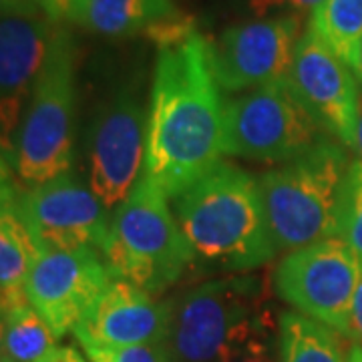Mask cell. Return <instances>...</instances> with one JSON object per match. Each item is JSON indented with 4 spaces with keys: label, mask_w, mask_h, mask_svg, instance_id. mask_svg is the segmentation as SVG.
Returning a JSON list of instances; mask_svg holds the SVG:
<instances>
[{
    "label": "cell",
    "mask_w": 362,
    "mask_h": 362,
    "mask_svg": "<svg viewBox=\"0 0 362 362\" xmlns=\"http://www.w3.org/2000/svg\"><path fill=\"white\" fill-rule=\"evenodd\" d=\"M349 338H352L362 349V268L358 276V284L352 296L350 304V322H349Z\"/></svg>",
    "instance_id": "24"
},
{
    "label": "cell",
    "mask_w": 362,
    "mask_h": 362,
    "mask_svg": "<svg viewBox=\"0 0 362 362\" xmlns=\"http://www.w3.org/2000/svg\"><path fill=\"white\" fill-rule=\"evenodd\" d=\"M18 195L8 181L0 183V306L4 314L28 302L26 280L42 254L23 216Z\"/></svg>",
    "instance_id": "16"
},
{
    "label": "cell",
    "mask_w": 362,
    "mask_h": 362,
    "mask_svg": "<svg viewBox=\"0 0 362 362\" xmlns=\"http://www.w3.org/2000/svg\"><path fill=\"white\" fill-rule=\"evenodd\" d=\"M23 11H40V8L39 6H33V4L18 2V0H0V14L23 13Z\"/></svg>",
    "instance_id": "28"
},
{
    "label": "cell",
    "mask_w": 362,
    "mask_h": 362,
    "mask_svg": "<svg viewBox=\"0 0 362 362\" xmlns=\"http://www.w3.org/2000/svg\"><path fill=\"white\" fill-rule=\"evenodd\" d=\"M171 306L125 280L111 278L73 334L83 344L133 346L168 342Z\"/></svg>",
    "instance_id": "15"
},
{
    "label": "cell",
    "mask_w": 362,
    "mask_h": 362,
    "mask_svg": "<svg viewBox=\"0 0 362 362\" xmlns=\"http://www.w3.org/2000/svg\"><path fill=\"white\" fill-rule=\"evenodd\" d=\"M11 177V171H8V163H6V159L2 157L0 153V181H8Z\"/></svg>",
    "instance_id": "33"
},
{
    "label": "cell",
    "mask_w": 362,
    "mask_h": 362,
    "mask_svg": "<svg viewBox=\"0 0 362 362\" xmlns=\"http://www.w3.org/2000/svg\"><path fill=\"white\" fill-rule=\"evenodd\" d=\"M322 0H288V4H292L298 13H314L316 6L320 4Z\"/></svg>",
    "instance_id": "29"
},
{
    "label": "cell",
    "mask_w": 362,
    "mask_h": 362,
    "mask_svg": "<svg viewBox=\"0 0 362 362\" xmlns=\"http://www.w3.org/2000/svg\"><path fill=\"white\" fill-rule=\"evenodd\" d=\"M54 26L40 11L0 14V153L14 163L18 131Z\"/></svg>",
    "instance_id": "13"
},
{
    "label": "cell",
    "mask_w": 362,
    "mask_h": 362,
    "mask_svg": "<svg viewBox=\"0 0 362 362\" xmlns=\"http://www.w3.org/2000/svg\"><path fill=\"white\" fill-rule=\"evenodd\" d=\"M354 75L358 77V81H361V87H362V45H361V51H358V61H356V66H354Z\"/></svg>",
    "instance_id": "34"
},
{
    "label": "cell",
    "mask_w": 362,
    "mask_h": 362,
    "mask_svg": "<svg viewBox=\"0 0 362 362\" xmlns=\"http://www.w3.org/2000/svg\"><path fill=\"white\" fill-rule=\"evenodd\" d=\"M59 337L30 302L6 312L4 354L14 362H42L59 344Z\"/></svg>",
    "instance_id": "20"
},
{
    "label": "cell",
    "mask_w": 362,
    "mask_h": 362,
    "mask_svg": "<svg viewBox=\"0 0 362 362\" xmlns=\"http://www.w3.org/2000/svg\"><path fill=\"white\" fill-rule=\"evenodd\" d=\"M288 83L320 129L332 133L342 145L354 149L361 83L354 71L310 28L298 39Z\"/></svg>",
    "instance_id": "10"
},
{
    "label": "cell",
    "mask_w": 362,
    "mask_h": 362,
    "mask_svg": "<svg viewBox=\"0 0 362 362\" xmlns=\"http://www.w3.org/2000/svg\"><path fill=\"white\" fill-rule=\"evenodd\" d=\"M338 238L362 259V159L352 161L344 175L338 211Z\"/></svg>",
    "instance_id": "22"
},
{
    "label": "cell",
    "mask_w": 362,
    "mask_h": 362,
    "mask_svg": "<svg viewBox=\"0 0 362 362\" xmlns=\"http://www.w3.org/2000/svg\"><path fill=\"white\" fill-rule=\"evenodd\" d=\"M171 202L195 258L230 272H254L278 252L258 180L232 163H218Z\"/></svg>",
    "instance_id": "2"
},
{
    "label": "cell",
    "mask_w": 362,
    "mask_h": 362,
    "mask_svg": "<svg viewBox=\"0 0 362 362\" xmlns=\"http://www.w3.org/2000/svg\"><path fill=\"white\" fill-rule=\"evenodd\" d=\"M168 195L141 175L127 199L109 216L101 258L111 278L125 280L149 294H161L194 264Z\"/></svg>",
    "instance_id": "3"
},
{
    "label": "cell",
    "mask_w": 362,
    "mask_h": 362,
    "mask_svg": "<svg viewBox=\"0 0 362 362\" xmlns=\"http://www.w3.org/2000/svg\"><path fill=\"white\" fill-rule=\"evenodd\" d=\"M211 362H282L280 316L274 306L242 328Z\"/></svg>",
    "instance_id": "21"
},
{
    "label": "cell",
    "mask_w": 362,
    "mask_h": 362,
    "mask_svg": "<svg viewBox=\"0 0 362 362\" xmlns=\"http://www.w3.org/2000/svg\"><path fill=\"white\" fill-rule=\"evenodd\" d=\"M300 37L298 16H278L228 28L211 42L214 73L221 90L240 93L288 78Z\"/></svg>",
    "instance_id": "11"
},
{
    "label": "cell",
    "mask_w": 362,
    "mask_h": 362,
    "mask_svg": "<svg viewBox=\"0 0 362 362\" xmlns=\"http://www.w3.org/2000/svg\"><path fill=\"white\" fill-rule=\"evenodd\" d=\"M308 28L354 71L362 45V0H322Z\"/></svg>",
    "instance_id": "19"
},
{
    "label": "cell",
    "mask_w": 362,
    "mask_h": 362,
    "mask_svg": "<svg viewBox=\"0 0 362 362\" xmlns=\"http://www.w3.org/2000/svg\"><path fill=\"white\" fill-rule=\"evenodd\" d=\"M73 2L75 0H37V6L52 25H61L63 21H69Z\"/></svg>",
    "instance_id": "25"
},
{
    "label": "cell",
    "mask_w": 362,
    "mask_h": 362,
    "mask_svg": "<svg viewBox=\"0 0 362 362\" xmlns=\"http://www.w3.org/2000/svg\"><path fill=\"white\" fill-rule=\"evenodd\" d=\"M362 259L340 238L288 252L274 272V290L304 316L349 337L350 304Z\"/></svg>",
    "instance_id": "8"
},
{
    "label": "cell",
    "mask_w": 362,
    "mask_h": 362,
    "mask_svg": "<svg viewBox=\"0 0 362 362\" xmlns=\"http://www.w3.org/2000/svg\"><path fill=\"white\" fill-rule=\"evenodd\" d=\"M250 2V6H252V11L258 14V16H264V14H268L274 8H280V6H284L288 0H247Z\"/></svg>",
    "instance_id": "27"
},
{
    "label": "cell",
    "mask_w": 362,
    "mask_h": 362,
    "mask_svg": "<svg viewBox=\"0 0 362 362\" xmlns=\"http://www.w3.org/2000/svg\"><path fill=\"white\" fill-rule=\"evenodd\" d=\"M346 362H362V349L358 346V344H354V346L350 349Z\"/></svg>",
    "instance_id": "32"
},
{
    "label": "cell",
    "mask_w": 362,
    "mask_h": 362,
    "mask_svg": "<svg viewBox=\"0 0 362 362\" xmlns=\"http://www.w3.org/2000/svg\"><path fill=\"white\" fill-rule=\"evenodd\" d=\"M168 349L173 362H211L272 304L268 278L256 272L209 280L169 302Z\"/></svg>",
    "instance_id": "6"
},
{
    "label": "cell",
    "mask_w": 362,
    "mask_h": 362,
    "mask_svg": "<svg viewBox=\"0 0 362 362\" xmlns=\"http://www.w3.org/2000/svg\"><path fill=\"white\" fill-rule=\"evenodd\" d=\"M4 332H6V314L0 306V356L4 354Z\"/></svg>",
    "instance_id": "31"
},
{
    "label": "cell",
    "mask_w": 362,
    "mask_h": 362,
    "mask_svg": "<svg viewBox=\"0 0 362 362\" xmlns=\"http://www.w3.org/2000/svg\"><path fill=\"white\" fill-rule=\"evenodd\" d=\"M282 362H346L337 330L300 312L280 314Z\"/></svg>",
    "instance_id": "18"
},
{
    "label": "cell",
    "mask_w": 362,
    "mask_h": 362,
    "mask_svg": "<svg viewBox=\"0 0 362 362\" xmlns=\"http://www.w3.org/2000/svg\"><path fill=\"white\" fill-rule=\"evenodd\" d=\"M0 362H14V361H13V358H11V356L2 354V356H0Z\"/></svg>",
    "instance_id": "35"
},
{
    "label": "cell",
    "mask_w": 362,
    "mask_h": 362,
    "mask_svg": "<svg viewBox=\"0 0 362 362\" xmlns=\"http://www.w3.org/2000/svg\"><path fill=\"white\" fill-rule=\"evenodd\" d=\"M157 61L143 175L175 199L226 156V101L211 40L180 16L149 33Z\"/></svg>",
    "instance_id": "1"
},
{
    "label": "cell",
    "mask_w": 362,
    "mask_h": 362,
    "mask_svg": "<svg viewBox=\"0 0 362 362\" xmlns=\"http://www.w3.org/2000/svg\"><path fill=\"white\" fill-rule=\"evenodd\" d=\"M177 18L171 0H75L69 21L103 37H127Z\"/></svg>",
    "instance_id": "17"
},
{
    "label": "cell",
    "mask_w": 362,
    "mask_h": 362,
    "mask_svg": "<svg viewBox=\"0 0 362 362\" xmlns=\"http://www.w3.org/2000/svg\"><path fill=\"white\" fill-rule=\"evenodd\" d=\"M42 362H89L75 346H57Z\"/></svg>",
    "instance_id": "26"
},
{
    "label": "cell",
    "mask_w": 362,
    "mask_h": 362,
    "mask_svg": "<svg viewBox=\"0 0 362 362\" xmlns=\"http://www.w3.org/2000/svg\"><path fill=\"white\" fill-rule=\"evenodd\" d=\"M354 151L362 159V87H361V105H358V125H356V143H354Z\"/></svg>",
    "instance_id": "30"
},
{
    "label": "cell",
    "mask_w": 362,
    "mask_h": 362,
    "mask_svg": "<svg viewBox=\"0 0 362 362\" xmlns=\"http://www.w3.org/2000/svg\"><path fill=\"white\" fill-rule=\"evenodd\" d=\"M320 141V125L288 78L226 101V156L288 163Z\"/></svg>",
    "instance_id": "7"
},
{
    "label": "cell",
    "mask_w": 362,
    "mask_h": 362,
    "mask_svg": "<svg viewBox=\"0 0 362 362\" xmlns=\"http://www.w3.org/2000/svg\"><path fill=\"white\" fill-rule=\"evenodd\" d=\"M147 113L129 97L107 107L90 137L89 187L107 211L119 207L141 180Z\"/></svg>",
    "instance_id": "14"
},
{
    "label": "cell",
    "mask_w": 362,
    "mask_h": 362,
    "mask_svg": "<svg viewBox=\"0 0 362 362\" xmlns=\"http://www.w3.org/2000/svg\"><path fill=\"white\" fill-rule=\"evenodd\" d=\"M346 169L344 151L320 139L306 153L259 177V195L278 252L338 238Z\"/></svg>",
    "instance_id": "4"
},
{
    "label": "cell",
    "mask_w": 362,
    "mask_h": 362,
    "mask_svg": "<svg viewBox=\"0 0 362 362\" xmlns=\"http://www.w3.org/2000/svg\"><path fill=\"white\" fill-rule=\"evenodd\" d=\"M18 199L42 252H101L109 230V211L73 173L28 187Z\"/></svg>",
    "instance_id": "9"
},
{
    "label": "cell",
    "mask_w": 362,
    "mask_h": 362,
    "mask_svg": "<svg viewBox=\"0 0 362 362\" xmlns=\"http://www.w3.org/2000/svg\"><path fill=\"white\" fill-rule=\"evenodd\" d=\"M0 183H2V181H0Z\"/></svg>",
    "instance_id": "37"
},
{
    "label": "cell",
    "mask_w": 362,
    "mask_h": 362,
    "mask_svg": "<svg viewBox=\"0 0 362 362\" xmlns=\"http://www.w3.org/2000/svg\"><path fill=\"white\" fill-rule=\"evenodd\" d=\"M83 352L90 362H173L165 342L133 346L83 344Z\"/></svg>",
    "instance_id": "23"
},
{
    "label": "cell",
    "mask_w": 362,
    "mask_h": 362,
    "mask_svg": "<svg viewBox=\"0 0 362 362\" xmlns=\"http://www.w3.org/2000/svg\"><path fill=\"white\" fill-rule=\"evenodd\" d=\"M18 2H25V4H33V6H37V0H18Z\"/></svg>",
    "instance_id": "36"
},
{
    "label": "cell",
    "mask_w": 362,
    "mask_h": 362,
    "mask_svg": "<svg viewBox=\"0 0 362 362\" xmlns=\"http://www.w3.org/2000/svg\"><path fill=\"white\" fill-rule=\"evenodd\" d=\"M77 103V42L54 26L26 105L13 168L28 187L73 171Z\"/></svg>",
    "instance_id": "5"
},
{
    "label": "cell",
    "mask_w": 362,
    "mask_h": 362,
    "mask_svg": "<svg viewBox=\"0 0 362 362\" xmlns=\"http://www.w3.org/2000/svg\"><path fill=\"white\" fill-rule=\"evenodd\" d=\"M111 282L95 250L42 252L26 280V298L57 337L73 332Z\"/></svg>",
    "instance_id": "12"
}]
</instances>
